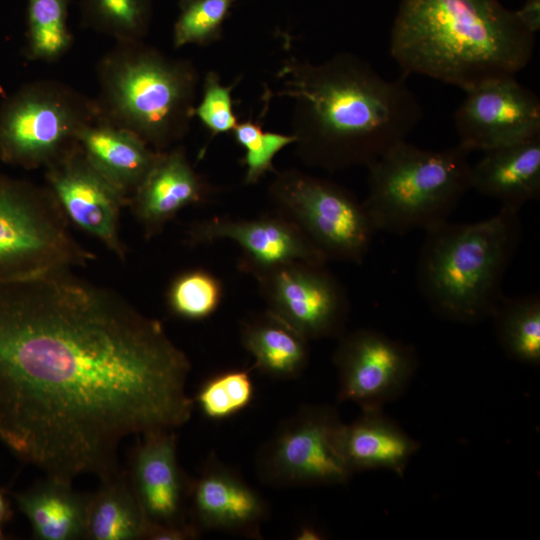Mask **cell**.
<instances>
[{
	"mask_svg": "<svg viewBox=\"0 0 540 540\" xmlns=\"http://www.w3.org/2000/svg\"><path fill=\"white\" fill-rule=\"evenodd\" d=\"M190 370L160 321L71 269L0 283V441L47 476L102 479L126 437L184 425Z\"/></svg>",
	"mask_w": 540,
	"mask_h": 540,
	"instance_id": "1",
	"label": "cell"
},
{
	"mask_svg": "<svg viewBox=\"0 0 540 540\" xmlns=\"http://www.w3.org/2000/svg\"><path fill=\"white\" fill-rule=\"evenodd\" d=\"M277 77L275 95L292 102L296 155L330 173L367 167L406 141L424 115L406 77L386 79L351 52L318 64L290 57Z\"/></svg>",
	"mask_w": 540,
	"mask_h": 540,
	"instance_id": "2",
	"label": "cell"
},
{
	"mask_svg": "<svg viewBox=\"0 0 540 540\" xmlns=\"http://www.w3.org/2000/svg\"><path fill=\"white\" fill-rule=\"evenodd\" d=\"M535 45L536 35L499 0H401L389 43L402 76L419 74L463 91L516 76Z\"/></svg>",
	"mask_w": 540,
	"mask_h": 540,
	"instance_id": "3",
	"label": "cell"
},
{
	"mask_svg": "<svg viewBox=\"0 0 540 540\" xmlns=\"http://www.w3.org/2000/svg\"><path fill=\"white\" fill-rule=\"evenodd\" d=\"M425 232L416 276L431 309L460 323L489 318L522 239L520 210L501 206L485 220H447Z\"/></svg>",
	"mask_w": 540,
	"mask_h": 540,
	"instance_id": "4",
	"label": "cell"
},
{
	"mask_svg": "<svg viewBox=\"0 0 540 540\" xmlns=\"http://www.w3.org/2000/svg\"><path fill=\"white\" fill-rule=\"evenodd\" d=\"M98 115L164 151L189 132L200 80L189 60L141 41L116 42L96 65Z\"/></svg>",
	"mask_w": 540,
	"mask_h": 540,
	"instance_id": "5",
	"label": "cell"
},
{
	"mask_svg": "<svg viewBox=\"0 0 540 540\" xmlns=\"http://www.w3.org/2000/svg\"><path fill=\"white\" fill-rule=\"evenodd\" d=\"M470 153L460 144L432 150L406 140L368 165L362 203L376 232L405 235L447 221L470 189Z\"/></svg>",
	"mask_w": 540,
	"mask_h": 540,
	"instance_id": "6",
	"label": "cell"
},
{
	"mask_svg": "<svg viewBox=\"0 0 540 540\" xmlns=\"http://www.w3.org/2000/svg\"><path fill=\"white\" fill-rule=\"evenodd\" d=\"M69 224L47 186L0 170V283L92 262Z\"/></svg>",
	"mask_w": 540,
	"mask_h": 540,
	"instance_id": "7",
	"label": "cell"
},
{
	"mask_svg": "<svg viewBox=\"0 0 540 540\" xmlns=\"http://www.w3.org/2000/svg\"><path fill=\"white\" fill-rule=\"evenodd\" d=\"M97 117L95 100L66 83H27L0 106V161L26 170L45 168Z\"/></svg>",
	"mask_w": 540,
	"mask_h": 540,
	"instance_id": "8",
	"label": "cell"
},
{
	"mask_svg": "<svg viewBox=\"0 0 540 540\" xmlns=\"http://www.w3.org/2000/svg\"><path fill=\"white\" fill-rule=\"evenodd\" d=\"M268 194L273 210L293 222L328 261H364L376 230L349 189L289 168L274 172Z\"/></svg>",
	"mask_w": 540,
	"mask_h": 540,
	"instance_id": "9",
	"label": "cell"
},
{
	"mask_svg": "<svg viewBox=\"0 0 540 540\" xmlns=\"http://www.w3.org/2000/svg\"><path fill=\"white\" fill-rule=\"evenodd\" d=\"M344 424L330 405L300 407L257 453L261 481L277 487L347 483L353 473L342 447Z\"/></svg>",
	"mask_w": 540,
	"mask_h": 540,
	"instance_id": "10",
	"label": "cell"
},
{
	"mask_svg": "<svg viewBox=\"0 0 540 540\" xmlns=\"http://www.w3.org/2000/svg\"><path fill=\"white\" fill-rule=\"evenodd\" d=\"M268 311L309 341L340 337L350 313V301L326 263L293 260L252 275Z\"/></svg>",
	"mask_w": 540,
	"mask_h": 540,
	"instance_id": "11",
	"label": "cell"
},
{
	"mask_svg": "<svg viewBox=\"0 0 540 540\" xmlns=\"http://www.w3.org/2000/svg\"><path fill=\"white\" fill-rule=\"evenodd\" d=\"M339 402L382 409L406 390L417 368L415 349L372 329L342 334L333 353Z\"/></svg>",
	"mask_w": 540,
	"mask_h": 540,
	"instance_id": "12",
	"label": "cell"
},
{
	"mask_svg": "<svg viewBox=\"0 0 540 540\" xmlns=\"http://www.w3.org/2000/svg\"><path fill=\"white\" fill-rule=\"evenodd\" d=\"M44 169L46 186L69 223L125 261L128 250L120 235V216L129 196L90 163L78 142Z\"/></svg>",
	"mask_w": 540,
	"mask_h": 540,
	"instance_id": "13",
	"label": "cell"
},
{
	"mask_svg": "<svg viewBox=\"0 0 540 540\" xmlns=\"http://www.w3.org/2000/svg\"><path fill=\"white\" fill-rule=\"evenodd\" d=\"M465 92L454 113L461 146L487 151L540 134V99L516 76L483 82Z\"/></svg>",
	"mask_w": 540,
	"mask_h": 540,
	"instance_id": "14",
	"label": "cell"
},
{
	"mask_svg": "<svg viewBox=\"0 0 540 540\" xmlns=\"http://www.w3.org/2000/svg\"><path fill=\"white\" fill-rule=\"evenodd\" d=\"M219 240L240 247L238 267L250 275L293 260L328 262L293 222L275 210L245 219L214 216L191 224L186 231L190 246Z\"/></svg>",
	"mask_w": 540,
	"mask_h": 540,
	"instance_id": "15",
	"label": "cell"
},
{
	"mask_svg": "<svg viewBox=\"0 0 540 540\" xmlns=\"http://www.w3.org/2000/svg\"><path fill=\"white\" fill-rule=\"evenodd\" d=\"M268 514L262 495L215 455L190 480L187 516L201 533L213 530L260 538Z\"/></svg>",
	"mask_w": 540,
	"mask_h": 540,
	"instance_id": "16",
	"label": "cell"
},
{
	"mask_svg": "<svg viewBox=\"0 0 540 540\" xmlns=\"http://www.w3.org/2000/svg\"><path fill=\"white\" fill-rule=\"evenodd\" d=\"M141 436L130 456L127 474L148 523H191L187 516L190 479L178 461L175 433L157 430Z\"/></svg>",
	"mask_w": 540,
	"mask_h": 540,
	"instance_id": "17",
	"label": "cell"
},
{
	"mask_svg": "<svg viewBox=\"0 0 540 540\" xmlns=\"http://www.w3.org/2000/svg\"><path fill=\"white\" fill-rule=\"evenodd\" d=\"M215 193L177 144L159 151L148 175L129 197L131 212L146 239L160 234L180 210L205 203Z\"/></svg>",
	"mask_w": 540,
	"mask_h": 540,
	"instance_id": "18",
	"label": "cell"
},
{
	"mask_svg": "<svg viewBox=\"0 0 540 540\" xmlns=\"http://www.w3.org/2000/svg\"><path fill=\"white\" fill-rule=\"evenodd\" d=\"M470 189L516 210L540 197V134L484 151L471 165Z\"/></svg>",
	"mask_w": 540,
	"mask_h": 540,
	"instance_id": "19",
	"label": "cell"
},
{
	"mask_svg": "<svg viewBox=\"0 0 540 540\" xmlns=\"http://www.w3.org/2000/svg\"><path fill=\"white\" fill-rule=\"evenodd\" d=\"M90 163L129 197L153 167L159 151L135 133L98 117L78 134Z\"/></svg>",
	"mask_w": 540,
	"mask_h": 540,
	"instance_id": "20",
	"label": "cell"
},
{
	"mask_svg": "<svg viewBox=\"0 0 540 540\" xmlns=\"http://www.w3.org/2000/svg\"><path fill=\"white\" fill-rule=\"evenodd\" d=\"M342 447L352 473L388 469L403 476L419 443L382 409H366L350 424H344Z\"/></svg>",
	"mask_w": 540,
	"mask_h": 540,
	"instance_id": "21",
	"label": "cell"
},
{
	"mask_svg": "<svg viewBox=\"0 0 540 540\" xmlns=\"http://www.w3.org/2000/svg\"><path fill=\"white\" fill-rule=\"evenodd\" d=\"M72 481L50 477L14 494L29 520L35 539H85L89 494L73 489Z\"/></svg>",
	"mask_w": 540,
	"mask_h": 540,
	"instance_id": "22",
	"label": "cell"
},
{
	"mask_svg": "<svg viewBox=\"0 0 540 540\" xmlns=\"http://www.w3.org/2000/svg\"><path fill=\"white\" fill-rule=\"evenodd\" d=\"M240 340L255 367L271 378L295 379L309 363V340L268 310L241 324Z\"/></svg>",
	"mask_w": 540,
	"mask_h": 540,
	"instance_id": "23",
	"label": "cell"
},
{
	"mask_svg": "<svg viewBox=\"0 0 540 540\" xmlns=\"http://www.w3.org/2000/svg\"><path fill=\"white\" fill-rule=\"evenodd\" d=\"M89 494L85 539H144L148 521L132 489L127 471L117 470Z\"/></svg>",
	"mask_w": 540,
	"mask_h": 540,
	"instance_id": "24",
	"label": "cell"
},
{
	"mask_svg": "<svg viewBox=\"0 0 540 540\" xmlns=\"http://www.w3.org/2000/svg\"><path fill=\"white\" fill-rule=\"evenodd\" d=\"M497 340L505 354L520 363L540 364V296L502 295L492 310Z\"/></svg>",
	"mask_w": 540,
	"mask_h": 540,
	"instance_id": "25",
	"label": "cell"
},
{
	"mask_svg": "<svg viewBox=\"0 0 540 540\" xmlns=\"http://www.w3.org/2000/svg\"><path fill=\"white\" fill-rule=\"evenodd\" d=\"M70 0H27L25 55L31 61L53 63L71 48L68 25Z\"/></svg>",
	"mask_w": 540,
	"mask_h": 540,
	"instance_id": "26",
	"label": "cell"
},
{
	"mask_svg": "<svg viewBox=\"0 0 540 540\" xmlns=\"http://www.w3.org/2000/svg\"><path fill=\"white\" fill-rule=\"evenodd\" d=\"M81 22L116 42L141 41L150 28L153 0H80Z\"/></svg>",
	"mask_w": 540,
	"mask_h": 540,
	"instance_id": "27",
	"label": "cell"
},
{
	"mask_svg": "<svg viewBox=\"0 0 540 540\" xmlns=\"http://www.w3.org/2000/svg\"><path fill=\"white\" fill-rule=\"evenodd\" d=\"M223 298V286L208 270L195 268L179 273L166 293L169 311L182 319L199 321L213 315Z\"/></svg>",
	"mask_w": 540,
	"mask_h": 540,
	"instance_id": "28",
	"label": "cell"
},
{
	"mask_svg": "<svg viewBox=\"0 0 540 540\" xmlns=\"http://www.w3.org/2000/svg\"><path fill=\"white\" fill-rule=\"evenodd\" d=\"M237 0H178L172 42L176 49L186 45L208 46L223 35V27Z\"/></svg>",
	"mask_w": 540,
	"mask_h": 540,
	"instance_id": "29",
	"label": "cell"
},
{
	"mask_svg": "<svg viewBox=\"0 0 540 540\" xmlns=\"http://www.w3.org/2000/svg\"><path fill=\"white\" fill-rule=\"evenodd\" d=\"M253 396L254 384L249 372L232 369L208 378L193 400L204 416L223 420L246 408Z\"/></svg>",
	"mask_w": 540,
	"mask_h": 540,
	"instance_id": "30",
	"label": "cell"
},
{
	"mask_svg": "<svg viewBox=\"0 0 540 540\" xmlns=\"http://www.w3.org/2000/svg\"><path fill=\"white\" fill-rule=\"evenodd\" d=\"M235 142L245 150L241 163L245 166V185L258 183L268 172H275L274 158L285 147L294 144L295 136L263 130L252 119L238 122L232 131Z\"/></svg>",
	"mask_w": 540,
	"mask_h": 540,
	"instance_id": "31",
	"label": "cell"
},
{
	"mask_svg": "<svg viewBox=\"0 0 540 540\" xmlns=\"http://www.w3.org/2000/svg\"><path fill=\"white\" fill-rule=\"evenodd\" d=\"M238 81L224 86L220 75L208 71L202 83V97L195 106L194 116L210 132L211 137L232 133L238 118L233 111L232 91Z\"/></svg>",
	"mask_w": 540,
	"mask_h": 540,
	"instance_id": "32",
	"label": "cell"
},
{
	"mask_svg": "<svg viewBox=\"0 0 540 540\" xmlns=\"http://www.w3.org/2000/svg\"><path fill=\"white\" fill-rule=\"evenodd\" d=\"M201 532L191 523L184 525H159L148 523L144 539L149 540H190Z\"/></svg>",
	"mask_w": 540,
	"mask_h": 540,
	"instance_id": "33",
	"label": "cell"
},
{
	"mask_svg": "<svg viewBox=\"0 0 540 540\" xmlns=\"http://www.w3.org/2000/svg\"><path fill=\"white\" fill-rule=\"evenodd\" d=\"M515 14L523 26L536 35L540 30V0H525Z\"/></svg>",
	"mask_w": 540,
	"mask_h": 540,
	"instance_id": "34",
	"label": "cell"
},
{
	"mask_svg": "<svg viewBox=\"0 0 540 540\" xmlns=\"http://www.w3.org/2000/svg\"><path fill=\"white\" fill-rule=\"evenodd\" d=\"M12 515L11 503L4 490L0 487V540L5 538L4 528L11 520Z\"/></svg>",
	"mask_w": 540,
	"mask_h": 540,
	"instance_id": "35",
	"label": "cell"
},
{
	"mask_svg": "<svg viewBox=\"0 0 540 540\" xmlns=\"http://www.w3.org/2000/svg\"><path fill=\"white\" fill-rule=\"evenodd\" d=\"M296 540H322L325 539V534L313 525L301 526L295 534Z\"/></svg>",
	"mask_w": 540,
	"mask_h": 540,
	"instance_id": "36",
	"label": "cell"
}]
</instances>
